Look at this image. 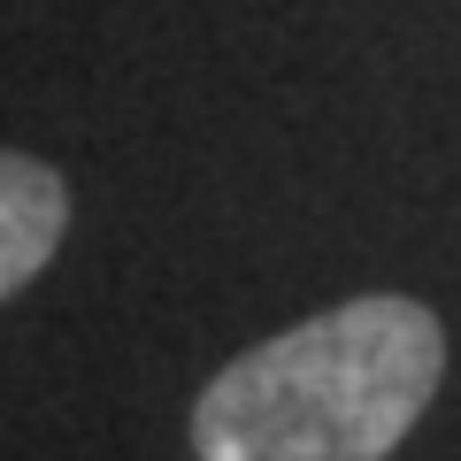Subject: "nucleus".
I'll use <instances>...</instances> for the list:
<instances>
[{
	"label": "nucleus",
	"mask_w": 461,
	"mask_h": 461,
	"mask_svg": "<svg viewBox=\"0 0 461 461\" xmlns=\"http://www.w3.org/2000/svg\"><path fill=\"white\" fill-rule=\"evenodd\" d=\"M446 377V330L408 293H362L247 346L193 400V461H384Z\"/></svg>",
	"instance_id": "1"
},
{
	"label": "nucleus",
	"mask_w": 461,
	"mask_h": 461,
	"mask_svg": "<svg viewBox=\"0 0 461 461\" xmlns=\"http://www.w3.org/2000/svg\"><path fill=\"white\" fill-rule=\"evenodd\" d=\"M62 230H69V185L39 154L0 147V300L23 293L54 262Z\"/></svg>",
	"instance_id": "2"
}]
</instances>
